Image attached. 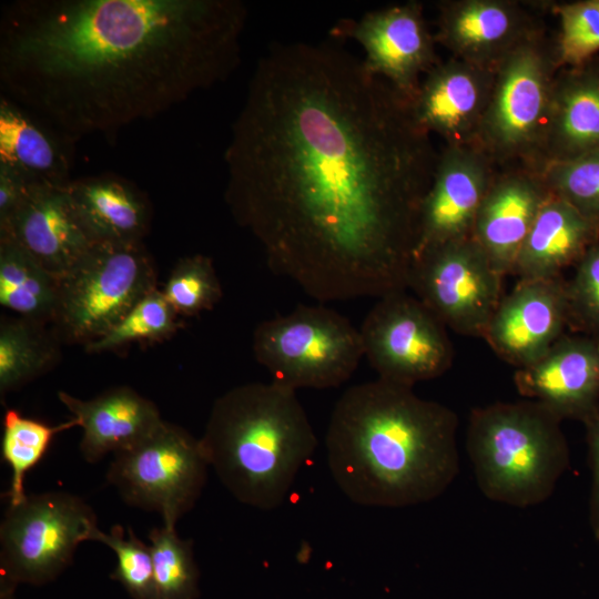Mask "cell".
<instances>
[{"label":"cell","mask_w":599,"mask_h":599,"mask_svg":"<svg viewBox=\"0 0 599 599\" xmlns=\"http://www.w3.org/2000/svg\"><path fill=\"white\" fill-rule=\"evenodd\" d=\"M438 153L408 104L331 43L263 55L224 153L225 202L270 270L319 302L407 290Z\"/></svg>","instance_id":"cell-1"},{"label":"cell","mask_w":599,"mask_h":599,"mask_svg":"<svg viewBox=\"0 0 599 599\" xmlns=\"http://www.w3.org/2000/svg\"><path fill=\"white\" fill-rule=\"evenodd\" d=\"M549 196L538 171L521 165L497 170L478 207L471 237L504 276L512 274L521 244Z\"/></svg>","instance_id":"cell-19"},{"label":"cell","mask_w":599,"mask_h":599,"mask_svg":"<svg viewBox=\"0 0 599 599\" xmlns=\"http://www.w3.org/2000/svg\"><path fill=\"white\" fill-rule=\"evenodd\" d=\"M457 415L413 387L377 378L347 388L325 446L333 479L352 501L399 508L440 496L459 473Z\"/></svg>","instance_id":"cell-3"},{"label":"cell","mask_w":599,"mask_h":599,"mask_svg":"<svg viewBox=\"0 0 599 599\" xmlns=\"http://www.w3.org/2000/svg\"><path fill=\"white\" fill-rule=\"evenodd\" d=\"M58 278L33 256L0 237V304L16 315L51 324L58 303Z\"/></svg>","instance_id":"cell-26"},{"label":"cell","mask_w":599,"mask_h":599,"mask_svg":"<svg viewBox=\"0 0 599 599\" xmlns=\"http://www.w3.org/2000/svg\"><path fill=\"white\" fill-rule=\"evenodd\" d=\"M58 397L82 428L80 450L88 463L139 444L164 422L152 400L128 386L84 400L65 392Z\"/></svg>","instance_id":"cell-22"},{"label":"cell","mask_w":599,"mask_h":599,"mask_svg":"<svg viewBox=\"0 0 599 599\" xmlns=\"http://www.w3.org/2000/svg\"><path fill=\"white\" fill-rule=\"evenodd\" d=\"M153 560L154 599H196L199 569L191 539L179 537L175 526L153 528L149 534Z\"/></svg>","instance_id":"cell-29"},{"label":"cell","mask_w":599,"mask_h":599,"mask_svg":"<svg viewBox=\"0 0 599 599\" xmlns=\"http://www.w3.org/2000/svg\"><path fill=\"white\" fill-rule=\"evenodd\" d=\"M549 193L599 227V150L539 171Z\"/></svg>","instance_id":"cell-32"},{"label":"cell","mask_w":599,"mask_h":599,"mask_svg":"<svg viewBox=\"0 0 599 599\" xmlns=\"http://www.w3.org/2000/svg\"><path fill=\"white\" fill-rule=\"evenodd\" d=\"M74 142L44 120L0 94V164L33 184L65 185Z\"/></svg>","instance_id":"cell-24"},{"label":"cell","mask_w":599,"mask_h":599,"mask_svg":"<svg viewBox=\"0 0 599 599\" xmlns=\"http://www.w3.org/2000/svg\"><path fill=\"white\" fill-rule=\"evenodd\" d=\"M161 291L179 316L209 311L223 295L212 260L202 254L179 260Z\"/></svg>","instance_id":"cell-31"},{"label":"cell","mask_w":599,"mask_h":599,"mask_svg":"<svg viewBox=\"0 0 599 599\" xmlns=\"http://www.w3.org/2000/svg\"><path fill=\"white\" fill-rule=\"evenodd\" d=\"M200 440L223 486L262 510L283 504L317 447L296 390L274 382L235 386L216 398Z\"/></svg>","instance_id":"cell-4"},{"label":"cell","mask_w":599,"mask_h":599,"mask_svg":"<svg viewBox=\"0 0 599 599\" xmlns=\"http://www.w3.org/2000/svg\"><path fill=\"white\" fill-rule=\"evenodd\" d=\"M561 422L530 399L474 408L466 449L484 496L519 508L547 500L570 465Z\"/></svg>","instance_id":"cell-5"},{"label":"cell","mask_w":599,"mask_h":599,"mask_svg":"<svg viewBox=\"0 0 599 599\" xmlns=\"http://www.w3.org/2000/svg\"><path fill=\"white\" fill-rule=\"evenodd\" d=\"M583 425L591 474L588 518L591 534L599 541V409Z\"/></svg>","instance_id":"cell-36"},{"label":"cell","mask_w":599,"mask_h":599,"mask_svg":"<svg viewBox=\"0 0 599 599\" xmlns=\"http://www.w3.org/2000/svg\"><path fill=\"white\" fill-rule=\"evenodd\" d=\"M33 185L23 175L0 164V224L16 212Z\"/></svg>","instance_id":"cell-37"},{"label":"cell","mask_w":599,"mask_h":599,"mask_svg":"<svg viewBox=\"0 0 599 599\" xmlns=\"http://www.w3.org/2000/svg\"><path fill=\"white\" fill-rule=\"evenodd\" d=\"M58 282L52 328L61 343L85 347L158 288V272L143 242L94 243Z\"/></svg>","instance_id":"cell-6"},{"label":"cell","mask_w":599,"mask_h":599,"mask_svg":"<svg viewBox=\"0 0 599 599\" xmlns=\"http://www.w3.org/2000/svg\"><path fill=\"white\" fill-rule=\"evenodd\" d=\"M558 70L555 40L542 29L515 47L495 68L477 146L497 167L521 165L537 171Z\"/></svg>","instance_id":"cell-7"},{"label":"cell","mask_w":599,"mask_h":599,"mask_svg":"<svg viewBox=\"0 0 599 599\" xmlns=\"http://www.w3.org/2000/svg\"><path fill=\"white\" fill-rule=\"evenodd\" d=\"M209 467L201 440L164 420L145 439L114 454L106 479L126 504L156 511L163 525L175 526L200 498Z\"/></svg>","instance_id":"cell-10"},{"label":"cell","mask_w":599,"mask_h":599,"mask_svg":"<svg viewBox=\"0 0 599 599\" xmlns=\"http://www.w3.org/2000/svg\"><path fill=\"white\" fill-rule=\"evenodd\" d=\"M253 354L272 382L296 390L345 383L364 357L359 329L334 309L298 305L260 323Z\"/></svg>","instance_id":"cell-8"},{"label":"cell","mask_w":599,"mask_h":599,"mask_svg":"<svg viewBox=\"0 0 599 599\" xmlns=\"http://www.w3.org/2000/svg\"><path fill=\"white\" fill-rule=\"evenodd\" d=\"M566 282L520 280L502 296L484 339L494 353L517 369L542 357L568 327Z\"/></svg>","instance_id":"cell-15"},{"label":"cell","mask_w":599,"mask_h":599,"mask_svg":"<svg viewBox=\"0 0 599 599\" xmlns=\"http://www.w3.org/2000/svg\"><path fill=\"white\" fill-rule=\"evenodd\" d=\"M92 541L102 542L114 551L118 562L111 579L119 581L133 599H154L151 548L131 528L128 537L120 525L113 526L109 534L98 529Z\"/></svg>","instance_id":"cell-34"},{"label":"cell","mask_w":599,"mask_h":599,"mask_svg":"<svg viewBox=\"0 0 599 599\" xmlns=\"http://www.w3.org/2000/svg\"><path fill=\"white\" fill-rule=\"evenodd\" d=\"M514 383L561 420L585 424L599 409V336L564 334L542 357L518 368Z\"/></svg>","instance_id":"cell-17"},{"label":"cell","mask_w":599,"mask_h":599,"mask_svg":"<svg viewBox=\"0 0 599 599\" xmlns=\"http://www.w3.org/2000/svg\"><path fill=\"white\" fill-rule=\"evenodd\" d=\"M473 237L422 252L412 260V288L446 327L483 337L502 298V280Z\"/></svg>","instance_id":"cell-11"},{"label":"cell","mask_w":599,"mask_h":599,"mask_svg":"<svg viewBox=\"0 0 599 599\" xmlns=\"http://www.w3.org/2000/svg\"><path fill=\"white\" fill-rule=\"evenodd\" d=\"M238 0H18L0 21L1 95L74 143L150 120L241 61Z\"/></svg>","instance_id":"cell-2"},{"label":"cell","mask_w":599,"mask_h":599,"mask_svg":"<svg viewBox=\"0 0 599 599\" xmlns=\"http://www.w3.org/2000/svg\"><path fill=\"white\" fill-rule=\"evenodd\" d=\"M550 7L559 19L555 40L559 69L578 65L599 54V0L554 3Z\"/></svg>","instance_id":"cell-33"},{"label":"cell","mask_w":599,"mask_h":599,"mask_svg":"<svg viewBox=\"0 0 599 599\" xmlns=\"http://www.w3.org/2000/svg\"><path fill=\"white\" fill-rule=\"evenodd\" d=\"M67 184H34L0 224V237L14 242L57 278L93 245L72 207Z\"/></svg>","instance_id":"cell-20"},{"label":"cell","mask_w":599,"mask_h":599,"mask_svg":"<svg viewBox=\"0 0 599 599\" xmlns=\"http://www.w3.org/2000/svg\"><path fill=\"white\" fill-rule=\"evenodd\" d=\"M72 207L94 243L143 242L151 226V204L133 182L112 173L71 179Z\"/></svg>","instance_id":"cell-23"},{"label":"cell","mask_w":599,"mask_h":599,"mask_svg":"<svg viewBox=\"0 0 599 599\" xmlns=\"http://www.w3.org/2000/svg\"><path fill=\"white\" fill-rule=\"evenodd\" d=\"M329 34L358 42L365 52L362 61L366 70L386 81L407 104L424 75L440 62L435 35L417 1L369 11L359 19H342Z\"/></svg>","instance_id":"cell-13"},{"label":"cell","mask_w":599,"mask_h":599,"mask_svg":"<svg viewBox=\"0 0 599 599\" xmlns=\"http://www.w3.org/2000/svg\"><path fill=\"white\" fill-rule=\"evenodd\" d=\"M359 333L364 357L383 380L413 387L445 374L453 364L447 327L406 291L379 297Z\"/></svg>","instance_id":"cell-12"},{"label":"cell","mask_w":599,"mask_h":599,"mask_svg":"<svg viewBox=\"0 0 599 599\" xmlns=\"http://www.w3.org/2000/svg\"><path fill=\"white\" fill-rule=\"evenodd\" d=\"M434 34L453 58L495 69L520 42L541 29L526 4L514 0H447L438 3Z\"/></svg>","instance_id":"cell-18"},{"label":"cell","mask_w":599,"mask_h":599,"mask_svg":"<svg viewBox=\"0 0 599 599\" xmlns=\"http://www.w3.org/2000/svg\"><path fill=\"white\" fill-rule=\"evenodd\" d=\"M32 319L2 317L0 323V393L16 390L48 372L59 359L61 341L53 328Z\"/></svg>","instance_id":"cell-27"},{"label":"cell","mask_w":599,"mask_h":599,"mask_svg":"<svg viewBox=\"0 0 599 599\" xmlns=\"http://www.w3.org/2000/svg\"><path fill=\"white\" fill-rule=\"evenodd\" d=\"M497 166L475 145H445L423 200L413 257L471 237L478 207Z\"/></svg>","instance_id":"cell-14"},{"label":"cell","mask_w":599,"mask_h":599,"mask_svg":"<svg viewBox=\"0 0 599 599\" xmlns=\"http://www.w3.org/2000/svg\"><path fill=\"white\" fill-rule=\"evenodd\" d=\"M599 243V227L550 194L518 252L512 274L520 280L560 277Z\"/></svg>","instance_id":"cell-25"},{"label":"cell","mask_w":599,"mask_h":599,"mask_svg":"<svg viewBox=\"0 0 599 599\" xmlns=\"http://www.w3.org/2000/svg\"><path fill=\"white\" fill-rule=\"evenodd\" d=\"M495 69L457 58L428 71L408 103L413 119L445 145H475L489 102Z\"/></svg>","instance_id":"cell-16"},{"label":"cell","mask_w":599,"mask_h":599,"mask_svg":"<svg viewBox=\"0 0 599 599\" xmlns=\"http://www.w3.org/2000/svg\"><path fill=\"white\" fill-rule=\"evenodd\" d=\"M566 293L568 327L575 334L599 336V243L575 265Z\"/></svg>","instance_id":"cell-35"},{"label":"cell","mask_w":599,"mask_h":599,"mask_svg":"<svg viewBox=\"0 0 599 599\" xmlns=\"http://www.w3.org/2000/svg\"><path fill=\"white\" fill-rule=\"evenodd\" d=\"M599 150V54L555 75L537 171Z\"/></svg>","instance_id":"cell-21"},{"label":"cell","mask_w":599,"mask_h":599,"mask_svg":"<svg viewBox=\"0 0 599 599\" xmlns=\"http://www.w3.org/2000/svg\"><path fill=\"white\" fill-rule=\"evenodd\" d=\"M98 529L93 509L69 493L28 495L9 505L0 526V595L14 596L20 583L54 580Z\"/></svg>","instance_id":"cell-9"},{"label":"cell","mask_w":599,"mask_h":599,"mask_svg":"<svg viewBox=\"0 0 599 599\" xmlns=\"http://www.w3.org/2000/svg\"><path fill=\"white\" fill-rule=\"evenodd\" d=\"M179 317L162 291L155 288L141 298L111 331L84 349L97 354L134 342L164 341L181 326Z\"/></svg>","instance_id":"cell-30"},{"label":"cell","mask_w":599,"mask_h":599,"mask_svg":"<svg viewBox=\"0 0 599 599\" xmlns=\"http://www.w3.org/2000/svg\"><path fill=\"white\" fill-rule=\"evenodd\" d=\"M74 426H78L74 418L51 426L23 416L13 408L7 409L3 417L1 454L11 469V483L7 493L10 506L18 505L27 498L26 475L43 458L54 436Z\"/></svg>","instance_id":"cell-28"}]
</instances>
